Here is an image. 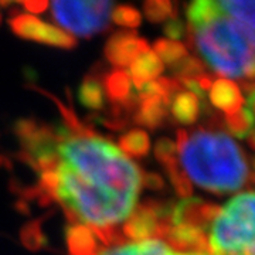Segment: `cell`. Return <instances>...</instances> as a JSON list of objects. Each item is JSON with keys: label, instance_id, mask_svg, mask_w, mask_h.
Instances as JSON below:
<instances>
[{"label": "cell", "instance_id": "25", "mask_svg": "<svg viewBox=\"0 0 255 255\" xmlns=\"http://www.w3.org/2000/svg\"><path fill=\"white\" fill-rule=\"evenodd\" d=\"M143 184H145L149 190H164L163 179L157 173H152V172L143 173Z\"/></svg>", "mask_w": 255, "mask_h": 255}, {"label": "cell", "instance_id": "1", "mask_svg": "<svg viewBox=\"0 0 255 255\" xmlns=\"http://www.w3.org/2000/svg\"><path fill=\"white\" fill-rule=\"evenodd\" d=\"M61 122L21 121L23 159L37 173L36 191L55 203L71 226L90 228L104 246L127 243L119 226L137 206L143 173L118 145L87 128L60 101Z\"/></svg>", "mask_w": 255, "mask_h": 255}, {"label": "cell", "instance_id": "18", "mask_svg": "<svg viewBox=\"0 0 255 255\" xmlns=\"http://www.w3.org/2000/svg\"><path fill=\"white\" fill-rule=\"evenodd\" d=\"M220 7L227 14L236 17L237 20L246 21L248 27L255 30V1H243V0H226L219 1Z\"/></svg>", "mask_w": 255, "mask_h": 255}, {"label": "cell", "instance_id": "19", "mask_svg": "<svg viewBox=\"0 0 255 255\" xmlns=\"http://www.w3.org/2000/svg\"><path fill=\"white\" fill-rule=\"evenodd\" d=\"M146 18L152 23H162L166 18L177 17V7L169 0H149L143 4Z\"/></svg>", "mask_w": 255, "mask_h": 255}, {"label": "cell", "instance_id": "11", "mask_svg": "<svg viewBox=\"0 0 255 255\" xmlns=\"http://www.w3.org/2000/svg\"><path fill=\"white\" fill-rule=\"evenodd\" d=\"M206 111V115L209 117L213 111L210 110L207 104L201 102L193 92L182 91L179 92L170 104V114L176 122L182 125H193L200 118V115Z\"/></svg>", "mask_w": 255, "mask_h": 255}, {"label": "cell", "instance_id": "13", "mask_svg": "<svg viewBox=\"0 0 255 255\" xmlns=\"http://www.w3.org/2000/svg\"><path fill=\"white\" fill-rule=\"evenodd\" d=\"M210 101L226 115H233L244 107V98L237 84L224 78L214 81L210 90Z\"/></svg>", "mask_w": 255, "mask_h": 255}, {"label": "cell", "instance_id": "6", "mask_svg": "<svg viewBox=\"0 0 255 255\" xmlns=\"http://www.w3.org/2000/svg\"><path fill=\"white\" fill-rule=\"evenodd\" d=\"M10 27L16 36L46 46L58 47L65 50L77 46V38L70 33H67L58 26L43 21L41 18L30 13H20L14 16L10 20Z\"/></svg>", "mask_w": 255, "mask_h": 255}, {"label": "cell", "instance_id": "2", "mask_svg": "<svg viewBox=\"0 0 255 255\" xmlns=\"http://www.w3.org/2000/svg\"><path fill=\"white\" fill-rule=\"evenodd\" d=\"M187 44L214 73L255 81V33L227 14L219 1L196 0L186 9Z\"/></svg>", "mask_w": 255, "mask_h": 255}, {"label": "cell", "instance_id": "14", "mask_svg": "<svg viewBox=\"0 0 255 255\" xmlns=\"http://www.w3.org/2000/svg\"><path fill=\"white\" fill-rule=\"evenodd\" d=\"M119 149L128 156L133 159L145 157L150 149V139L145 130L142 129H132L121 136L118 142Z\"/></svg>", "mask_w": 255, "mask_h": 255}, {"label": "cell", "instance_id": "7", "mask_svg": "<svg viewBox=\"0 0 255 255\" xmlns=\"http://www.w3.org/2000/svg\"><path fill=\"white\" fill-rule=\"evenodd\" d=\"M220 211L221 209L214 203L201 200L199 197H189L174 204L172 224L187 226L206 231L219 217Z\"/></svg>", "mask_w": 255, "mask_h": 255}, {"label": "cell", "instance_id": "10", "mask_svg": "<svg viewBox=\"0 0 255 255\" xmlns=\"http://www.w3.org/2000/svg\"><path fill=\"white\" fill-rule=\"evenodd\" d=\"M164 243L172 250H177L182 254H207L210 253L209 240L206 237V231L187 226H173Z\"/></svg>", "mask_w": 255, "mask_h": 255}, {"label": "cell", "instance_id": "3", "mask_svg": "<svg viewBox=\"0 0 255 255\" xmlns=\"http://www.w3.org/2000/svg\"><path fill=\"white\" fill-rule=\"evenodd\" d=\"M177 150L186 174L201 189L221 196L246 186L250 176L246 153L226 132L196 129Z\"/></svg>", "mask_w": 255, "mask_h": 255}, {"label": "cell", "instance_id": "26", "mask_svg": "<svg viewBox=\"0 0 255 255\" xmlns=\"http://www.w3.org/2000/svg\"><path fill=\"white\" fill-rule=\"evenodd\" d=\"M23 7L27 9V11H30V14H33V13H40V11L47 9L48 3L47 1H27V3L23 4Z\"/></svg>", "mask_w": 255, "mask_h": 255}, {"label": "cell", "instance_id": "21", "mask_svg": "<svg viewBox=\"0 0 255 255\" xmlns=\"http://www.w3.org/2000/svg\"><path fill=\"white\" fill-rule=\"evenodd\" d=\"M155 156L157 162L163 166V169L179 163V150L177 145L169 137H162L157 140L155 147Z\"/></svg>", "mask_w": 255, "mask_h": 255}, {"label": "cell", "instance_id": "27", "mask_svg": "<svg viewBox=\"0 0 255 255\" xmlns=\"http://www.w3.org/2000/svg\"><path fill=\"white\" fill-rule=\"evenodd\" d=\"M247 143L250 145L251 149H254L255 150V129L251 132V133H250V135H248V136H247Z\"/></svg>", "mask_w": 255, "mask_h": 255}, {"label": "cell", "instance_id": "8", "mask_svg": "<svg viewBox=\"0 0 255 255\" xmlns=\"http://www.w3.org/2000/svg\"><path fill=\"white\" fill-rule=\"evenodd\" d=\"M147 41L133 31H117L105 44V57L115 70H125L140 53L149 50Z\"/></svg>", "mask_w": 255, "mask_h": 255}, {"label": "cell", "instance_id": "24", "mask_svg": "<svg viewBox=\"0 0 255 255\" xmlns=\"http://www.w3.org/2000/svg\"><path fill=\"white\" fill-rule=\"evenodd\" d=\"M163 33L167 37H170V40H180L183 37H186L187 34V28L184 26L182 20H179L177 17L170 18L166 21V24L163 26Z\"/></svg>", "mask_w": 255, "mask_h": 255}, {"label": "cell", "instance_id": "22", "mask_svg": "<svg viewBox=\"0 0 255 255\" xmlns=\"http://www.w3.org/2000/svg\"><path fill=\"white\" fill-rule=\"evenodd\" d=\"M164 170H166V173H167L169 179H170L172 187L176 191V194L180 196V197H184V199H189L191 196V193H193V186H191L187 174L184 173L182 169L179 167V163L169 166Z\"/></svg>", "mask_w": 255, "mask_h": 255}, {"label": "cell", "instance_id": "23", "mask_svg": "<svg viewBox=\"0 0 255 255\" xmlns=\"http://www.w3.org/2000/svg\"><path fill=\"white\" fill-rule=\"evenodd\" d=\"M112 20H114V23H117L118 26H122V27L136 28L142 23V16L137 9L124 4V6H117L114 9Z\"/></svg>", "mask_w": 255, "mask_h": 255}, {"label": "cell", "instance_id": "5", "mask_svg": "<svg viewBox=\"0 0 255 255\" xmlns=\"http://www.w3.org/2000/svg\"><path fill=\"white\" fill-rule=\"evenodd\" d=\"M51 14L73 37H91L110 27L115 9L112 1H53Z\"/></svg>", "mask_w": 255, "mask_h": 255}, {"label": "cell", "instance_id": "16", "mask_svg": "<svg viewBox=\"0 0 255 255\" xmlns=\"http://www.w3.org/2000/svg\"><path fill=\"white\" fill-rule=\"evenodd\" d=\"M224 128L233 136L244 139L255 129V117L247 107H243L241 110L233 114L226 115L224 118Z\"/></svg>", "mask_w": 255, "mask_h": 255}, {"label": "cell", "instance_id": "17", "mask_svg": "<svg viewBox=\"0 0 255 255\" xmlns=\"http://www.w3.org/2000/svg\"><path fill=\"white\" fill-rule=\"evenodd\" d=\"M153 51L162 60V63L169 65L170 68L176 67L177 64L182 63L184 58L189 57L187 48L183 46L182 43L169 40V38L156 40L155 44H153Z\"/></svg>", "mask_w": 255, "mask_h": 255}, {"label": "cell", "instance_id": "20", "mask_svg": "<svg viewBox=\"0 0 255 255\" xmlns=\"http://www.w3.org/2000/svg\"><path fill=\"white\" fill-rule=\"evenodd\" d=\"M172 71L176 75V80L180 82L191 81V80H199L201 75L206 74V65L197 57H187L184 58L182 63L177 64L176 67L172 68Z\"/></svg>", "mask_w": 255, "mask_h": 255}, {"label": "cell", "instance_id": "9", "mask_svg": "<svg viewBox=\"0 0 255 255\" xmlns=\"http://www.w3.org/2000/svg\"><path fill=\"white\" fill-rule=\"evenodd\" d=\"M85 255H207V254H182L176 253L162 240L150 238L139 243H122L114 246L100 244L94 251Z\"/></svg>", "mask_w": 255, "mask_h": 255}, {"label": "cell", "instance_id": "15", "mask_svg": "<svg viewBox=\"0 0 255 255\" xmlns=\"http://www.w3.org/2000/svg\"><path fill=\"white\" fill-rule=\"evenodd\" d=\"M78 98H80L81 105H84L88 110H102L104 108V104H105V98H107V94H105V88H104L102 80H98L95 77L85 78L82 81L81 87H80Z\"/></svg>", "mask_w": 255, "mask_h": 255}, {"label": "cell", "instance_id": "12", "mask_svg": "<svg viewBox=\"0 0 255 255\" xmlns=\"http://www.w3.org/2000/svg\"><path fill=\"white\" fill-rule=\"evenodd\" d=\"M128 68V74L137 90L147 82L159 78V75L163 73V63L155 51L149 48L137 55Z\"/></svg>", "mask_w": 255, "mask_h": 255}, {"label": "cell", "instance_id": "4", "mask_svg": "<svg viewBox=\"0 0 255 255\" xmlns=\"http://www.w3.org/2000/svg\"><path fill=\"white\" fill-rule=\"evenodd\" d=\"M209 255H255V191L234 196L210 230Z\"/></svg>", "mask_w": 255, "mask_h": 255}]
</instances>
